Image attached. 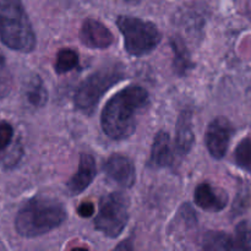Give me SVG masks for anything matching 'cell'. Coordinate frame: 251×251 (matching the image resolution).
Masks as SVG:
<instances>
[{"label": "cell", "instance_id": "ac0fdd59", "mask_svg": "<svg viewBox=\"0 0 251 251\" xmlns=\"http://www.w3.org/2000/svg\"><path fill=\"white\" fill-rule=\"evenodd\" d=\"M77 65L78 54L74 49L64 48L58 51L55 64H54V69H55L56 74H59V75L66 74L69 71L74 70L75 68H77Z\"/></svg>", "mask_w": 251, "mask_h": 251}, {"label": "cell", "instance_id": "4fadbf2b", "mask_svg": "<svg viewBox=\"0 0 251 251\" xmlns=\"http://www.w3.org/2000/svg\"><path fill=\"white\" fill-rule=\"evenodd\" d=\"M172 163H173V151H172L171 136L167 131H159L154 136L150 164L154 168H164L172 166Z\"/></svg>", "mask_w": 251, "mask_h": 251}, {"label": "cell", "instance_id": "2e32d148", "mask_svg": "<svg viewBox=\"0 0 251 251\" xmlns=\"http://www.w3.org/2000/svg\"><path fill=\"white\" fill-rule=\"evenodd\" d=\"M25 98L27 103L33 108H41L48 100V92L43 81L39 76H33L28 80L25 87Z\"/></svg>", "mask_w": 251, "mask_h": 251}, {"label": "cell", "instance_id": "7c38bea8", "mask_svg": "<svg viewBox=\"0 0 251 251\" xmlns=\"http://www.w3.org/2000/svg\"><path fill=\"white\" fill-rule=\"evenodd\" d=\"M194 200L200 208L211 212H220L227 206L228 196L226 191L220 190L210 183H202L196 188Z\"/></svg>", "mask_w": 251, "mask_h": 251}, {"label": "cell", "instance_id": "5b68a950", "mask_svg": "<svg viewBox=\"0 0 251 251\" xmlns=\"http://www.w3.org/2000/svg\"><path fill=\"white\" fill-rule=\"evenodd\" d=\"M117 25L124 38L125 50L132 56L151 53L162 39V34L156 25L139 17L119 16Z\"/></svg>", "mask_w": 251, "mask_h": 251}, {"label": "cell", "instance_id": "5bb4252c", "mask_svg": "<svg viewBox=\"0 0 251 251\" xmlns=\"http://www.w3.org/2000/svg\"><path fill=\"white\" fill-rule=\"evenodd\" d=\"M195 136L193 131V120L190 110H184L178 118L176 132V149L181 156L188 154L193 147Z\"/></svg>", "mask_w": 251, "mask_h": 251}, {"label": "cell", "instance_id": "d6986e66", "mask_svg": "<svg viewBox=\"0 0 251 251\" xmlns=\"http://www.w3.org/2000/svg\"><path fill=\"white\" fill-rule=\"evenodd\" d=\"M234 159L238 167L251 174V139L242 140L234 151Z\"/></svg>", "mask_w": 251, "mask_h": 251}, {"label": "cell", "instance_id": "ba28073f", "mask_svg": "<svg viewBox=\"0 0 251 251\" xmlns=\"http://www.w3.org/2000/svg\"><path fill=\"white\" fill-rule=\"evenodd\" d=\"M104 172L110 180L115 181L123 188H131L136 180L134 163L124 154H112L105 162Z\"/></svg>", "mask_w": 251, "mask_h": 251}, {"label": "cell", "instance_id": "52a82bcc", "mask_svg": "<svg viewBox=\"0 0 251 251\" xmlns=\"http://www.w3.org/2000/svg\"><path fill=\"white\" fill-rule=\"evenodd\" d=\"M233 132L234 129L227 118L217 117L210 123L206 131L205 144L213 158L221 159L226 156Z\"/></svg>", "mask_w": 251, "mask_h": 251}, {"label": "cell", "instance_id": "277c9868", "mask_svg": "<svg viewBox=\"0 0 251 251\" xmlns=\"http://www.w3.org/2000/svg\"><path fill=\"white\" fill-rule=\"evenodd\" d=\"M126 76L122 64H109L91 74L75 93V105L86 114H92L108 90Z\"/></svg>", "mask_w": 251, "mask_h": 251}, {"label": "cell", "instance_id": "e0dca14e", "mask_svg": "<svg viewBox=\"0 0 251 251\" xmlns=\"http://www.w3.org/2000/svg\"><path fill=\"white\" fill-rule=\"evenodd\" d=\"M202 249L208 251L234 250V240L232 235L225 232H208L203 235Z\"/></svg>", "mask_w": 251, "mask_h": 251}, {"label": "cell", "instance_id": "8992f818", "mask_svg": "<svg viewBox=\"0 0 251 251\" xmlns=\"http://www.w3.org/2000/svg\"><path fill=\"white\" fill-rule=\"evenodd\" d=\"M129 221V199L122 193H110L100 201L96 229L108 238L119 237Z\"/></svg>", "mask_w": 251, "mask_h": 251}, {"label": "cell", "instance_id": "cb8c5ba5", "mask_svg": "<svg viewBox=\"0 0 251 251\" xmlns=\"http://www.w3.org/2000/svg\"><path fill=\"white\" fill-rule=\"evenodd\" d=\"M124 1L131 2V4H136V2H140V1H141V0H124Z\"/></svg>", "mask_w": 251, "mask_h": 251}, {"label": "cell", "instance_id": "ffe728a7", "mask_svg": "<svg viewBox=\"0 0 251 251\" xmlns=\"http://www.w3.org/2000/svg\"><path fill=\"white\" fill-rule=\"evenodd\" d=\"M234 250H251V223L243 221L235 228Z\"/></svg>", "mask_w": 251, "mask_h": 251}, {"label": "cell", "instance_id": "8fae6325", "mask_svg": "<svg viewBox=\"0 0 251 251\" xmlns=\"http://www.w3.org/2000/svg\"><path fill=\"white\" fill-rule=\"evenodd\" d=\"M96 174L97 169H96V161L93 156L88 153H81L77 171L71 176L66 185L71 195H78L85 191L91 185Z\"/></svg>", "mask_w": 251, "mask_h": 251}, {"label": "cell", "instance_id": "7402d4cb", "mask_svg": "<svg viewBox=\"0 0 251 251\" xmlns=\"http://www.w3.org/2000/svg\"><path fill=\"white\" fill-rule=\"evenodd\" d=\"M95 213V205L90 201H86V202H82L77 207V215L81 216L83 218L91 217V216Z\"/></svg>", "mask_w": 251, "mask_h": 251}, {"label": "cell", "instance_id": "3957f363", "mask_svg": "<svg viewBox=\"0 0 251 251\" xmlns=\"http://www.w3.org/2000/svg\"><path fill=\"white\" fill-rule=\"evenodd\" d=\"M0 41L20 53L36 48V34L21 0H0Z\"/></svg>", "mask_w": 251, "mask_h": 251}, {"label": "cell", "instance_id": "9a60e30c", "mask_svg": "<svg viewBox=\"0 0 251 251\" xmlns=\"http://www.w3.org/2000/svg\"><path fill=\"white\" fill-rule=\"evenodd\" d=\"M172 50H173V66L174 71L179 76H184L194 68V63L191 60L190 53L184 44V42L179 38H173L171 41Z\"/></svg>", "mask_w": 251, "mask_h": 251}, {"label": "cell", "instance_id": "44dd1931", "mask_svg": "<svg viewBox=\"0 0 251 251\" xmlns=\"http://www.w3.org/2000/svg\"><path fill=\"white\" fill-rule=\"evenodd\" d=\"M12 78L6 65V59L0 50V100L6 97L11 90Z\"/></svg>", "mask_w": 251, "mask_h": 251}, {"label": "cell", "instance_id": "30bf717a", "mask_svg": "<svg viewBox=\"0 0 251 251\" xmlns=\"http://www.w3.org/2000/svg\"><path fill=\"white\" fill-rule=\"evenodd\" d=\"M80 41L88 48L105 49L112 46L114 36L102 22L95 19H87L81 26Z\"/></svg>", "mask_w": 251, "mask_h": 251}, {"label": "cell", "instance_id": "6da1fadb", "mask_svg": "<svg viewBox=\"0 0 251 251\" xmlns=\"http://www.w3.org/2000/svg\"><path fill=\"white\" fill-rule=\"evenodd\" d=\"M149 93L141 86H129L113 96L100 117L102 129L113 140H125L134 134L137 115L149 104Z\"/></svg>", "mask_w": 251, "mask_h": 251}, {"label": "cell", "instance_id": "7a4b0ae2", "mask_svg": "<svg viewBox=\"0 0 251 251\" xmlns=\"http://www.w3.org/2000/svg\"><path fill=\"white\" fill-rule=\"evenodd\" d=\"M66 220L65 207L60 201L48 196H36L22 205L15 218V228L24 238L47 234Z\"/></svg>", "mask_w": 251, "mask_h": 251}, {"label": "cell", "instance_id": "9c48e42d", "mask_svg": "<svg viewBox=\"0 0 251 251\" xmlns=\"http://www.w3.org/2000/svg\"><path fill=\"white\" fill-rule=\"evenodd\" d=\"M22 146L15 136V130L10 123L0 122V164L2 168H12L21 159Z\"/></svg>", "mask_w": 251, "mask_h": 251}, {"label": "cell", "instance_id": "603a6c76", "mask_svg": "<svg viewBox=\"0 0 251 251\" xmlns=\"http://www.w3.org/2000/svg\"><path fill=\"white\" fill-rule=\"evenodd\" d=\"M244 12L249 19H251V0H245L244 2Z\"/></svg>", "mask_w": 251, "mask_h": 251}]
</instances>
